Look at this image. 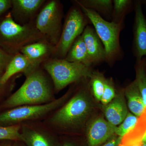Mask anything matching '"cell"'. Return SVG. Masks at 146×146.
I'll list each match as a JSON object with an SVG mask.
<instances>
[{
  "mask_svg": "<svg viewBox=\"0 0 146 146\" xmlns=\"http://www.w3.org/2000/svg\"><path fill=\"white\" fill-rule=\"evenodd\" d=\"M18 90L6 100L4 107L12 108L24 105L46 104L56 99L54 86L39 68L26 76Z\"/></svg>",
  "mask_w": 146,
  "mask_h": 146,
  "instance_id": "6da1fadb",
  "label": "cell"
},
{
  "mask_svg": "<svg viewBox=\"0 0 146 146\" xmlns=\"http://www.w3.org/2000/svg\"><path fill=\"white\" fill-rule=\"evenodd\" d=\"M89 86L85 82L70 100L52 113L47 121L48 127L55 131L81 125L91 110Z\"/></svg>",
  "mask_w": 146,
  "mask_h": 146,
  "instance_id": "7a4b0ae2",
  "label": "cell"
},
{
  "mask_svg": "<svg viewBox=\"0 0 146 146\" xmlns=\"http://www.w3.org/2000/svg\"><path fill=\"white\" fill-rule=\"evenodd\" d=\"M44 39L34 24H18L11 12L0 20V48L9 54H15L25 46Z\"/></svg>",
  "mask_w": 146,
  "mask_h": 146,
  "instance_id": "3957f363",
  "label": "cell"
},
{
  "mask_svg": "<svg viewBox=\"0 0 146 146\" xmlns=\"http://www.w3.org/2000/svg\"><path fill=\"white\" fill-rule=\"evenodd\" d=\"M78 6L89 19L102 42L106 52V62L112 67L123 56L120 44V35L124 28V22L115 23L109 22L94 11L82 6Z\"/></svg>",
  "mask_w": 146,
  "mask_h": 146,
  "instance_id": "277c9868",
  "label": "cell"
},
{
  "mask_svg": "<svg viewBox=\"0 0 146 146\" xmlns=\"http://www.w3.org/2000/svg\"><path fill=\"white\" fill-rule=\"evenodd\" d=\"M43 68L52 80L54 91L56 92L82 79L90 78L93 71L92 67L56 58H50L45 61Z\"/></svg>",
  "mask_w": 146,
  "mask_h": 146,
  "instance_id": "5b68a950",
  "label": "cell"
},
{
  "mask_svg": "<svg viewBox=\"0 0 146 146\" xmlns=\"http://www.w3.org/2000/svg\"><path fill=\"white\" fill-rule=\"evenodd\" d=\"M69 93L46 104L24 105L0 113V126H9L29 122L48 116L64 104Z\"/></svg>",
  "mask_w": 146,
  "mask_h": 146,
  "instance_id": "8992f818",
  "label": "cell"
},
{
  "mask_svg": "<svg viewBox=\"0 0 146 146\" xmlns=\"http://www.w3.org/2000/svg\"><path fill=\"white\" fill-rule=\"evenodd\" d=\"M90 24L89 19L78 6H72L65 18L59 42L54 47L53 55L54 58L65 59L76 39Z\"/></svg>",
  "mask_w": 146,
  "mask_h": 146,
  "instance_id": "52a82bcc",
  "label": "cell"
},
{
  "mask_svg": "<svg viewBox=\"0 0 146 146\" xmlns=\"http://www.w3.org/2000/svg\"><path fill=\"white\" fill-rule=\"evenodd\" d=\"M62 5L59 1L53 0L44 6L35 21L36 29L54 46L59 42L62 32Z\"/></svg>",
  "mask_w": 146,
  "mask_h": 146,
  "instance_id": "ba28073f",
  "label": "cell"
},
{
  "mask_svg": "<svg viewBox=\"0 0 146 146\" xmlns=\"http://www.w3.org/2000/svg\"><path fill=\"white\" fill-rule=\"evenodd\" d=\"M21 141L26 146H58L60 139L48 129L27 122L21 124Z\"/></svg>",
  "mask_w": 146,
  "mask_h": 146,
  "instance_id": "9c48e42d",
  "label": "cell"
},
{
  "mask_svg": "<svg viewBox=\"0 0 146 146\" xmlns=\"http://www.w3.org/2000/svg\"><path fill=\"white\" fill-rule=\"evenodd\" d=\"M135 16L133 27L132 52L136 60L146 57V18L141 1H134Z\"/></svg>",
  "mask_w": 146,
  "mask_h": 146,
  "instance_id": "30bf717a",
  "label": "cell"
},
{
  "mask_svg": "<svg viewBox=\"0 0 146 146\" xmlns=\"http://www.w3.org/2000/svg\"><path fill=\"white\" fill-rule=\"evenodd\" d=\"M117 127L103 118L94 120L87 129L88 146H100L108 141L115 135Z\"/></svg>",
  "mask_w": 146,
  "mask_h": 146,
  "instance_id": "8fae6325",
  "label": "cell"
},
{
  "mask_svg": "<svg viewBox=\"0 0 146 146\" xmlns=\"http://www.w3.org/2000/svg\"><path fill=\"white\" fill-rule=\"evenodd\" d=\"M92 65L106 62L105 49L94 27L88 25L82 34Z\"/></svg>",
  "mask_w": 146,
  "mask_h": 146,
  "instance_id": "7c38bea8",
  "label": "cell"
},
{
  "mask_svg": "<svg viewBox=\"0 0 146 146\" xmlns=\"http://www.w3.org/2000/svg\"><path fill=\"white\" fill-rule=\"evenodd\" d=\"M44 3V0H12L11 13L18 23H30L29 21L32 19Z\"/></svg>",
  "mask_w": 146,
  "mask_h": 146,
  "instance_id": "4fadbf2b",
  "label": "cell"
},
{
  "mask_svg": "<svg viewBox=\"0 0 146 146\" xmlns=\"http://www.w3.org/2000/svg\"><path fill=\"white\" fill-rule=\"evenodd\" d=\"M54 46L46 40H42L27 45L20 52L26 56L35 65L39 67L42 63L50 59L53 54Z\"/></svg>",
  "mask_w": 146,
  "mask_h": 146,
  "instance_id": "5bb4252c",
  "label": "cell"
},
{
  "mask_svg": "<svg viewBox=\"0 0 146 146\" xmlns=\"http://www.w3.org/2000/svg\"><path fill=\"white\" fill-rule=\"evenodd\" d=\"M38 68L39 67L32 63L26 56L21 52L17 53L13 56L7 66L2 76L1 82L5 85L16 74L23 73L26 76Z\"/></svg>",
  "mask_w": 146,
  "mask_h": 146,
  "instance_id": "9a60e30c",
  "label": "cell"
},
{
  "mask_svg": "<svg viewBox=\"0 0 146 146\" xmlns=\"http://www.w3.org/2000/svg\"><path fill=\"white\" fill-rule=\"evenodd\" d=\"M125 97L124 89H123L116 94L112 101L105 106L106 117L109 123L116 126L122 122L129 113Z\"/></svg>",
  "mask_w": 146,
  "mask_h": 146,
  "instance_id": "2e32d148",
  "label": "cell"
},
{
  "mask_svg": "<svg viewBox=\"0 0 146 146\" xmlns=\"http://www.w3.org/2000/svg\"><path fill=\"white\" fill-rule=\"evenodd\" d=\"M65 59L69 62L81 63L87 67H92L93 65L82 35L71 46Z\"/></svg>",
  "mask_w": 146,
  "mask_h": 146,
  "instance_id": "e0dca14e",
  "label": "cell"
},
{
  "mask_svg": "<svg viewBox=\"0 0 146 146\" xmlns=\"http://www.w3.org/2000/svg\"><path fill=\"white\" fill-rule=\"evenodd\" d=\"M124 94L127 100L129 108L132 114L139 117L143 114L145 107L135 80L126 87Z\"/></svg>",
  "mask_w": 146,
  "mask_h": 146,
  "instance_id": "ac0fdd59",
  "label": "cell"
},
{
  "mask_svg": "<svg viewBox=\"0 0 146 146\" xmlns=\"http://www.w3.org/2000/svg\"><path fill=\"white\" fill-rule=\"evenodd\" d=\"M75 5L82 6L96 12L106 20H111L113 2L112 0H78L74 1Z\"/></svg>",
  "mask_w": 146,
  "mask_h": 146,
  "instance_id": "d6986e66",
  "label": "cell"
},
{
  "mask_svg": "<svg viewBox=\"0 0 146 146\" xmlns=\"http://www.w3.org/2000/svg\"><path fill=\"white\" fill-rule=\"evenodd\" d=\"M111 22L120 23L125 22L126 15L134 9V1L131 0H113Z\"/></svg>",
  "mask_w": 146,
  "mask_h": 146,
  "instance_id": "ffe728a7",
  "label": "cell"
},
{
  "mask_svg": "<svg viewBox=\"0 0 146 146\" xmlns=\"http://www.w3.org/2000/svg\"><path fill=\"white\" fill-rule=\"evenodd\" d=\"M136 81L146 107V57L136 60L134 65Z\"/></svg>",
  "mask_w": 146,
  "mask_h": 146,
  "instance_id": "44dd1931",
  "label": "cell"
},
{
  "mask_svg": "<svg viewBox=\"0 0 146 146\" xmlns=\"http://www.w3.org/2000/svg\"><path fill=\"white\" fill-rule=\"evenodd\" d=\"M128 136L133 143L146 144V111L138 117L136 125L129 132Z\"/></svg>",
  "mask_w": 146,
  "mask_h": 146,
  "instance_id": "7402d4cb",
  "label": "cell"
},
{
  "mask_svg": "<svg viewBox=\"0 0 146 146\" xmlns=\"http://www.w3.org/2000/svg\"><path fill=\"white\" fill-rule=\"evenodd\" d=\"M106 79L102 73L98 71H93L90 78L89 86L94 96L100 101L104 91L105 82Z\"/></svg>",
  "mask_w": 146,
  "mask_h": 146,
  "instance_id": "603a6c76",
  "label": "cell"
},
{
  "mask_svg": "<svg viewBox=\"0 0 146 146\" xmlns=\"http://www.w3.org/2000/svg\"><path fill=\"white\" fill-rule=\"evenodd\" d=\"M21 124L0 126V141H21Z\"/></svg>",
  "mask_w": 146,
  "mask_h": 146,
  "instance_id": "cb8c5ba5",
  "label": "cell"
},
{
  "mask_svg": "<svg viewBox=\"0 0 146 146\" xmlns=\"http://www.w3.org/2000/svg\"><path fill=\"white\" fill-rule=\"evenodd\" d=\"M138 119V117L129 112L122 122L117 127L115 135L122 137L125 136L135 127Z\"/></svg>",
  "mask_w": 146,
  "mask_h": 146,
  "instance_id": "d4e9b609",
  "label": "cell"
},
{
  "mask_svg": "<svg viewBox=\"0 0 146 146\" xmlns=\"http://www.w3.org/2000/svg\"><path fill=\"white\" fill-rule=\"evenodd\" d=\"M114 83L111 79H106L104 91L100 101L106 106L116 96Z\"/></svg>",
  "mask_w": 146,
  "mask_h": 146,
  "instance_id": "484cf974",
  "label": "cell"
},
{
  "mask_svg": "<svg viewBox=\"0 0 146 146\" xmlns=\"http://www.w3.org/2000/svg\"><path fill=\"white\" fill-rule=\"evenodd\" d=\"M13 55L7 53L0 48V72L4 73Z\"/></svg>",
  "mask_w": 146,
  "mask_h": 146,
  "instance_id": "4316f807",
  "label": "cell"
},
{
  "mask_svg": "<svg viewBox=\"0 0 146 146\" xmlns=\"http://www.w3.org/2000/svg\"><path fill=\"white\" fill-rule=\"evenodd\" d=\"M12 7V0H0V16Z\"/></svg>",
  "mask_w": 146,
  "mask_h": 146,
  "instance_id": "83f0119b",
  "label": "cell"
},
{
  "mask_svg": "<svg viewBox=\"0 0 146 146\" xmlns=\"http://www.w3.org/2000/svg\"><path fill=\"white\" fill-rule=\"evenodd\" d=\"M122 138L121 136L115 135L102 146H119L121 144Z\"/></svg>",
  "mask_w": 146,
  "mask_h": 146,
  "instance_id": "f1b7e54d",
  "label": "cell"
},
{
  "mask_svg": "<svg viewBox=\"0 0 146 146\" xmlns=\"http://www.w3.org/2000/svg\"><path fill=\"white\" fill-rule=\"evenodd\" d=\"M145 111H146V107L145 108L144 112H145ZM129 133H128L125 136L123 137L122 139L121 142V145L125 146H133L136 145H139V144H135L133 143V142L131 141L130 139H129Z\"/></svg>",
  "mask_w": 146,
  "mask_h": 146,
  "instance_id": "f546056e",
  "label": "cell"
},
{
  "mask_svg": "<svg viewBox=\"0 0 146 146\" xmlns=\"http://www.w3.org/2000/svg\"><path fill=\"white\" fill-rule=\"evenodd\" d=\"M58 146H78V145L74 141L60 140Z\"/></svg>",
  "mask_w": 146,
  "mask_h": 146,
  "instance_id": "4dcf8cb0",
  "label": "cell"
},
{
  "mask_svg": "<svg viewBox=\"0 0 146 146\" xmlns=\"http://www.w3.org/2000/svg\"><path fill=\"white\" fill-rule=\"evenodd\" d=\"M13 141H3V142H0V146H12Z\"/></svg>",
  "mask_w": 146,
  "mask_h": 146,
  "instance_id": "1f68e13d",
  "label": "cell"
},
{
  "mask_svg": "<svg viewBox=\"0 0 146 146\" xmlns=\"http://www.w3.org/2000/svg\"><path fill=\"white\" fill-rule=\"evenodd\" d=\"M12 146H26L23 142L21 141H13Z\"/></svg>",
  "mask_w": 146,
  "mask_h": 146,
  "instance_id": "d6a6232c",
  "label": "cell"
},
{
  "mask_svg": "<svg viewBox=\"0 0 146 146\" xmlns=\"http://www.w3.org/2000/svg\"><path fill=\"white\" fill-rule=\"evenodd\" d=\"M3 73L0 72V93H1L4 90V88L5 87V85H3L1 82V79Z\"/></svg>",
  "mask_w": 146,
  "mask_h": 146,
  "instance_id": "836d02e7",
  "label": "cell"
},
{
  "mask_svg": "<svg viewBox=\"0 0 146 146\" xmlns=\"http://www.w3.org/2000/svg\"><path fill=\"white\" fill-rule=\"evenodd\" d=\"M119 146H125L123 145L120 144L119 145ZM133 146H146V144L144 143H142L139 144V145H134Z\"/></svg>",
  "mask_w": 146,
  "mask_h": 146,
  "instance_id": "e575fe53",
  "label": "cell"
},
{
  "mask_svg": "<svg viewBox=\"0 0 146 146\" xmlns=\"http://www.w3.org/2000/svg\"><path fill=\"white\" fill-rule=\"evenodd\" d=\"M141 3H142V5H144L145 6L146 9V0H144V1H141Z\"/></svg>",
  "mask_w": 146,
  "mask_h": 146,
  "instance_id": "d590c367",
  "label": "cell"
}]
</instances>
